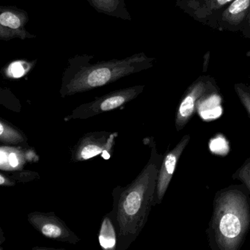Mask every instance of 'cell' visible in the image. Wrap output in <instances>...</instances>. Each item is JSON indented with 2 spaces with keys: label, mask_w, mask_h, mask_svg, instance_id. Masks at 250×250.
<instances>
[{
  "label": "cell",
  "mask_w": 250,
  "mask_h": 250,
  "mask_svg": "<svg viewBox=\"0 0 250 250\" xmlns=\"http://www.w3.org/2000/svg\"><path fill=\"white\" fill-rule=\"evenodd\" d=\"M0 23L4 27L18 29L21 25V21L16 14L11 12H4L0 16Z\"/></svg>",
  "instance_id": "obj_15"
},
{
  "label": "cell",
  "mask_w": 250,
  "mask_h": 250,
  "mask_svg": "<svg viewBox=\"0 0 250 250\" xmlns=\"http://www.w3.org/2000/svg\"><path fill=\"white\" fill-rule=\"evenodd\" d=\"M0 185L2 187H14L15 186V184L9 176L5 175L3 172H1L0 173Z\"/></svg>",
  "instance_id": "obj_18"
},
{
  "label": "cell",
  "mask_w": 250,
  "mask_h": 250,
  "mask_svg": "<svg viewBox=\"0 0 250 250\" xmlns=\"http://www.w3.org/2000/svg\"><path fill=\"white\" fill-rule=\"evenodd\" d=\"M232 178L241 181L243 185L245 186L250 194V156L234 172Z\"/></svg>",
  "instance_id": "obj_13"
},
{
  "label": "cell",
  "mask_w": 250,
  "mask_h": 250,
  "mask_svg": "<svg viewBox=\"0 0 250 250\" xmlns=\"http://www.w3.org/2000/svg\"><path fill=\"white\" fill-rule=\"evenodd\" d=\"M191 140L189 134H186L180 140L170 151L164 156L159 175H158L157 187H156V199L155 206L160 204L167 191L174 172L176 169L178 161Z\"/></svg>",
  "instance_id": "obj_8"
},
{
  "label": "cell",
  "mask_w": 250,
  "mask_h": 250,
  "mask_svg": "<svg viewBox=\"0 0 250 250\" xmlns=\"http://www.w3.org/2000/svg\"><path fill=\"white\" fill-rule=\"evenodd\" d=\"M233 0H178L180 8L194 20L208 25L218 13Z\"/></svg>",
  "instance_id": "obj_9"
},
{
  "label": "cell",
  "mask_w": 250,
  "mask_h": 250,
  "mask_svg": "<svg viewBox=\"0 0 250 250\" xmlns=\"http://www.w3.org/2000/svg\"><path fill=\"white\" fill-rule=\"evenodd\" d=\"M25 134L18 128L1 118L0 120V142L5 146H27Z\"/></svg>",
  "instance_id": "obj_11"
},
{
  "label": "cell",
  "mask_w": 250,
  "mask_h": 250,
  "mask_svg": "<svg viewBox=\"0 0 250 250\" xmlns=\"http://www.w3.org/2000/svg\"><path fill=\"white\" fill-rule=\"evenodd\" d=\"M118 137V132L94 131L87 133L71 148V161L84 162L99 155H102L104 159H109L112 156L115 139Z\"/></svg>",
  "instance_id": "obj_4"
},
{
  "label": "cell",
  "mask_w": 250,
  "mask_h": 250,
  "mask_svg": "<svg viewBox=\"0 0 250 250\" xmlns=\"http://www.w3.org/2000/svg\"><path fill=\"white\" fill-rule=\"evenodd\" d=\"M99 244L101 247L106 250H117L118 235L116 229L110 216L108 214L104 216L101 225L99 235Z\"/></svg>",
  "instance_id": "obj_12"
},
{
  "label": "cell",
  "mask_w": 250,
  "mask_h": 250,
  "mask_svg": "<svg viewBox=\"0 0 250 250\" xmlns=\"http://www.w3.org/2000/svg\"><path fill=\"white\" fill-rule=\"evenodd\" d=\"M10 178L14 181L17 182H28V181H33L36 179V177H39L37 172H31V171H24L20 173L14 174V175L9 176Z\"/></svg>",
  "instance_id": "obj_16"
},
{
  "label": "cell",
  "mask_w": 250,
  "mask_h": 250,
  "mask_svg": "<svg viewBox=\"0 0 250 250\" xmlns=\"http://www.w3.org/2000/svg\"><path fill=\"white\" fill-rule=\"evenodd\" d=\"M250 14V0H233L213 17L208 25L227 31L244 30Z\"/></svg>",
  "instance_id": "obj_7"
},
{
  "label": "cell",
  "mask_w": 250,
  "mask_h": 250,
  "mask_svg": "<svg viewBox=\"0 0 250 250\" xmlns=\"http://www.w3.org/2000/svg\"><path fill=\"white\" fill-rule=\"evenodd\" d=\"M214 80L210 77H200L190 85L180 102L175 115L177 131H181L197 112L201 102L216 92Z\"/></svg>",
  "instance_id": "obj_3"
},
{
  "label": "cell",
  "mask_w": 250,
  "mask_h": 250,
  "mask_svg": "<svg viewBox=\"0 0 250 250\" xmlns=\"http://www.w3.org/2000/svg\"><path fill=\"white\" fill-rule=\"evenodd\" d=\"M96 2L104 8H111L113 5L115 1L114 0H96Z\"/></svg>",
  "instance_id": "obj_19"
},
{
  "label": "cell",
  "mask_w": 250,
  "mask_h": 250,
  "mask_svg": "<svg viewBox=\"0 0 250 250\" xmlns=\"http://www.w3.org/2000/svg\"><path fill=\"white\" fill-rule=\"evenodd\" d=\"M143 142L150 149L148 162L129 184L118 186L112 191L113 206L107 214L116 229L118 250H126L137 239L155 206L158 175L164 155L158 152L153 137H146Z\"/></svg>",
  "instance_id": "obj_1"
},
{
  "label": "cell",
  "mask_w": 250,
  "mask_h": 250,
  "mask_svg": "<svg viewBox=\"0 0 250 250\" xmlns=\"http://www.w3.org/2000/svg\"><path fill=\"white\" fill-rule=\"evenodd\" d=\"M27 218L29 223L46 238L70 244H77L80 241V237L54 212H32Z\"/></svg>",
  "instance_id": "obj_6"
},
{
  "label": "cell",
  "mask_w": 250,
  "mask_h": 250,
  "mask_svg": "<svg viewBox=\"0 0 250 250\" xmlns=\"http://www.w3.org/2000/svg\"><path fill=\"white\" fill-rule=\"evenodd\" d=\"M26 147L2 145L0 148L1 169L5 171L21 170L27 162H38L39 158L36 150Z\"/></svg>",
  "instance_id": "obj_10"
},
{
  "label": "cell",
  "mask_w": 250,
  "mask_h": 250,
  "mask_svg": "<svg viewBox=\"0 0 250 250\" xmlns=\"http://www.w3.org/2000/svg\"><path fill=\"white\" fill-rule=\"evenodd\" d=\"M141 91V87H132L114 92L103 97L96 99L90 103L80 105L74 109L66 118H64V120L65 121L71 120H86L104 112L114 110L135 99Z\"/></svg>",
  "instance_id": "obj_5"
},
{
  "label": "cell",
  "mask_w": 250,
  "mask_h": 250,
  "mask_svg": "<svg viewBox=\"0 0 250 250\" xmlns=\"http://www.w3.org/2000/svg\"><path fill=\"white\" fill-rule=\"evenodd\" d=\"M9 72L13 77L19 78L24 75V68L20 62H14L10 66Z\"/></svg>",
  "instance_id": "obj_17"
},
{
  "label": "cell",
  "mask_w": 250,
  "mask_h": 250,
  "mask_svg": "<svg viewBox=\"0 0 250 250\" xmlns=\"http://www.w3.org/2000/svg\"><path fill=\"white\" fill-rule=\"evenodd\" d=\"M234 89L240 102L250 117V86L242 83H237L234 86Z\"/></svg>",
  "instance_id": "obj_14"
},
{
  "label": "cell",
  "mask_w": 250,
  "mask_h": 250,
  "mask_svg": "<svg viewBox=\"0 0 250 250\" xmlns=\"http://www.w3.org/2000/svg\"><path fill=\"white\" fill-rule=\"evenodd\" d=\"M250 193L244 185L218 191L206 234L213 250H238L250 229Z\"/></svg>",
  "instance_id": "obj_2"
},
{
  "label": "cell",
  "mask_w": 250,
  "mask_h": 250,
  "mask_svg": "<svg viewBox=\"0 0 250 250\" xmlns=\"http://www.w3.org/2000/svg\"><path fill=\"white\" fill-rule=\"evenodd\" d=\"M244 36L247 38H250V14L249 15L248 20H247V24H246L245 27H244Z\"/></svg>",
  "instance_id": "obj_20"
}]
</instances>
